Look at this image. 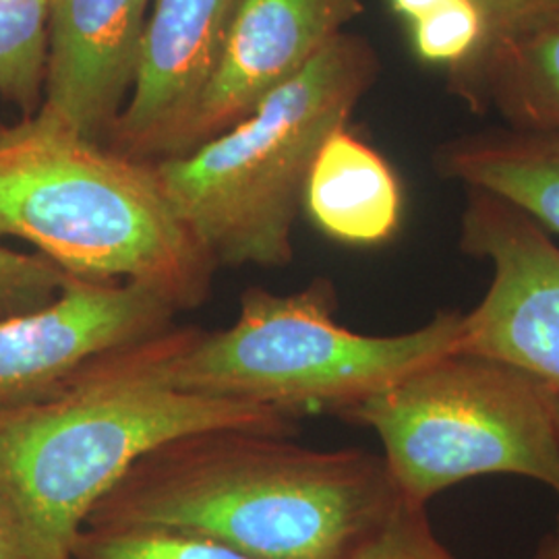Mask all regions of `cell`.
Listing matches in <instances>:
<instances>
[{
    "label": "cell",
    "mask_w": 559,
    "mask_h": 559,
    "mask_svg": "<svg viewBox=\"0 0 559 559\" xmlns=\"http://www.w3.org/2000/svg\"><path fill=\"white\" fill-rule=\"evenodd\" d=\"M177 313L138 282L69 276L46 307L0 318V411L52 394L92 360L175 325Z\"/></svg>",
    "instance_id": "cell-8"
},
{
    "label": "cell",
    "mask_w": 559,
    "mask_h": 559,
    "mask_svg": "<svg viewBox=\"0 0 559 559\" xmlns=\"http://www.w3.org/2000/svg\"><path fill=\"white\" fill-rule=\"evenodd\" d=\"M0 237L32 242L75 278L143 284L177 311L212 293L216 263L179 221L154 164L44 112L0 127Z\"/></svg>",
    "instance_id": "cell-3"
},
{
    "label": "cell",
    "mask_w": 559,
    "mask_h": 559,
    "mask_svg": "<svg viewBox=\"0 0 559 559\" xmlns=\"http://www.w3.org/2000/svg\"><path fill=\"white\" fill-rule=\"evenodd\" d=\"M360 11L359 0H239L221 60L180 141L187 156L247 119ZM177 156V158H179Z\"/></svg>",
    "instance_id": "cell-10"
},
{
    "label": "cell",
    "mask_w": 559,
    "mask_h": 559,
    "mask_svg": "<svg viewBox=\"0 0 559 559\" xmlns=\"http://www.w3.org/2000/svg\"><path fill=\"white\" fill-rule=\"evenodd\" d=\"M0 559H29L21 543L17 528L13 526L2 506H0Z\"/></svg>",
    "instance_id": "cell-21"
},
{
    "label": "cell",
    "mask_w": 559,
    "mask_h": 559,
    "mask_svg": "<svg viewBox=\"0 0 559 559\" xmlns=\"http://www.w3.org/2000/svg\"><path fill=\"white\" fill-rule=\"evenodd\" d=\"M400 503L383 456L218 427L143 454L85 526L182 533L251 559H357Z\"/></svg>",
    "instance_id": "cell-1"
},
{
    "label": "cell",
    "mask_w": 559,
    "mask_h": 559,
    "mask_svg": "<svg viewBox=\"0 0 559 559\" xmlns=\"http://www.w3.org/2000/svg\"><path fill=\"white\" fill-rule=\"evenodd\" d=\"M475 2L485 13V20L489 25L487 41L512 36L537 21L554 17L559 13V0H475Z\"/></svg>",
    "instance_id": "cell-20"
},
{
    "label": "cell",
    "mask_w": 559,
    "mask_h": 559,
    "mask_svg": "<svg viewBox=\"0 0 559 559\" xmlns=\"http://www.w3.org/2000/svg\"><path fill=\"white\" fill-rule=\"evenodd\" d=\"M336 293L316 280L295 295L249 288L239 318L200 328L173 360V383L189 394L260 404L290 419L334 415L376 396L423 365L459 350L462 313L443 311L419 330L369 336L336 321Z\"/></svg>",
    "instance_id": "cell-5"
},
{
    "label": "cell",
    "mask_w": 559,
    "mask_h": 559,
    "mask_svg": "<svg viewBox=\"0 0 559 559\" xmlns=\"http://www.w3.org/2000/svg\"><path fill=\"white\" fill-rule=\"evenodd\" d=\"M73 559H251L221 543L158 528L81 531Z\"/></svg>",
    "instance_id": "cell-16"
},
{
    "label": "cell",
    "mask_w": 559,
    "mask_h": 559,
    "mask_svg": "<svg viewBox=\"0 0 559 559\" xmlns=\"http://www.w3.org/2000/svg\"><path fill=\"white\" fill-rule=\"evenodd\" d=\"M464 64L508 117L559 138V13L487 41Z\"/></svg>",
    "instance_id": "cell-14"
},
{
    "label": "cell",
    "mask_w": 559,
    "mask_h": 559,
    "mask_svg": "<svg viewBox=\"0 0 559 559\" xmlns=\"http://www.w3.org/2000/svg\"><path fill=\"white\" fill-rule=\"evenodd\" d=\"M152 0H50L40 112L104 145L131 94Z\"/></svg>",
    "instance_id": "cell-11"
},
{
    "label": "cell",
    "mask_w": 559,
    "mask_h": 559,
    "mask_svg": "<svg viewBox=\"0 0 559 559\" xmlns=\"http://www.w3.org/2000/svg\"><path fill=\"white\" fill-rule=\"evenodd\" d=\"M539 559H559L558 554H556V549L551 547V543H547V547L540 551Z\"/></svg>",
    "instance_id": "cell-24"
},
{
    "label": "cell",
    "mask_w": 559,
    "mask_h": 559,
    "mask_svg": "<svg viewBox=\"0 0 559 559\" xmlns=\"http://www.w3.org/2000/svg\"><path fill=\"white\" fill-rule=\"evenodd\" d=\"M441 175L514 205L545 230L559 235V138L519 133L448 145Z\"/></svg>",
    "instance_id": "cell-13"
},
{
    "label": "cell",
    "mask_w": 559,
    "mask_h": 559,
    "mask_svg": "<svg viewBox=\"0 0 559 559\" xmlns=\"http://www.w3.org/2000/svg\"><path fill=\"white\" fill-rule=\"evenodd\" d=\"M237 4L239 0H152L131 98L108 138L110 150L147 164L179 156Z\"/></svg>",
    "instance_id": "cell-9"
},
{
    "label": "cell",
    "mask_w": 559,
    "mask_h": 559,
    "mask_svg": "<svg viewBox=\"0 0 559 559\" xmlns=\"http://www.w3.org/2000/svg\"><path fill=\"white\" fill-rule=\"evenodd\" d=\"M69 280L44 255L17 253L0 245V318L32 313L59 297Z\"/></svg>",
    "instance_id": "cell-18"
},
{
    "label": "cell",
    "mask_w": 559,
    "mask_h": 559,
    "mask_svg": "<svg viewBox=\"0 0 559 559\" xmlns=\"http://www.w3.org/2000/svg\"><path fill=\"white\" fill-rule=\"evenodd\" d=\"M460 247L489 261L479 305L462 313V353L498 360L559 394V247L547 230L493 195L473 191Z\"/></svg>",
    "instance_id": "cell-7"
},
{
    "label": "cell",
    "mask_w": 559,
    "mask_h": 559,
    "mask_svg": "<svg viewBox=\"0 0 559 559\" xmlns=\"http://www.w3.org/2000/svg\"><path fill=\"white\" fill-rule=\"evenodd\" d=\"M373 429L402 500L427 508L483 475H516L559 498L551 392L498 360L454 350L344 415Z\"/></svg>",
    "instance_id": "cell-6"
},
{
    "label": "cell",
    "mask_w": 559,
    "mask_h": 559,
    "mask_svg": "<svg viewBox=\"0 0 559 559\" xmlns=\"http://www.w3.org/2000/svg\"><path fill=\"white\" fill-rule=\"evenodd\" d=\"M390 2H392V9L399 15L411 21V23H415V21L423 20L425 15L438 11L443 4H448L452 0H390Z\"/></svg>",
    "instance_id": "cell-22"
},
{
    "label": "cell",
    "mask_w": 559,
    "mask_h": 559,
    "mask_svg": "<svg viewBox=\"0 0 559 559\" xmlns=\"http://www.w3.org/2000/svg\"><path fill=\"white\" fill-rule=\"evenodd\" d=\"M551 399H554V415H556V423H558V431H559V394L556 392H551ZM551 543V547L556 549V554L559 556V520H558V533H556V537L549 540Z\"/></svg>",
    "instance_id": "cell-23"
},
{
    "label": "cell",
    "mask_w": 559,
    "mask_h": 559,
    "mask_svg": "<svg viewBox=\"0 0 559 559\" xmlns=\"http://www.w3.org/2000/svg\"><path fill=\"white\" fill-rule=\"evenodd\" d=\"M413 25V46L431 64L462 67L489 36L485 13L475 0H452Z\"/></svg>",
    "instance_id": "cell-17"
},
{
    "label": "cell",
    "mask_w": 559,
    "mask_h": 559,
    "mask_svg": "<svg viewBox=\"0 0 559 559\" xmlns=\"http://www.w3.org/2000/svg\"><path fill=\"white\" fill-rule=\"evenodd\" d=\"M50 0H0V96L27 115L46 80Z\"/></svg>",
    "instance_id": "cell-15"
},
{
    "label": "cell",
    "mask_w": 559,
    "mask_h": 559,
    "mask_svg": "<svg viewBox=\"0 0 559 559\" xmlns=\"http://www.w3.org/2000/svg\"><path fill=\"white\" fill-rule=\"evenodd\" d=\"M376 75L365 41L338 34L218 138L154 170L179 221L216 265L284 267L305 182Z\"/></svg>",
    "instance_id": "cell-4"
},
{
    "label": "cell",
    "mask_w": 559,
    "mask_h": 559,
    "mask_svg": "<svg viewBox=\"0 0 559 559\" xmlns=\"http://www.w3.org/2000/svg\"><path fill=\"white\" fill-rule=\"evenodd\" d=\"M357 559H456L438 539L427 508L402 500L394 516Z\"/></svg>",
    "instance_id": "cell-19"
},
{
    "label": "cell",
    "mask_w": 559,
    "mask_h": 559,
    "mask_svg": "<svg viewBox=\"0 0 559 559\" xmlns=\"http://www.w3.org/2000/svg\"><path fill=\"white\" fill-rule=\"evenodd\" d=\"M302 205L328 237L380 245L399 230L402 191L380 152L342 127L323 141L305 182Z\"/></svg>",
    "instance_id": "cell-12"
},
{
    "label": "cell",
    "mask_w": 559,
    "mask_h": 559,
    "mask_svg": "<svg viewBox=\"0 0 559 559\" xmlns=\"http://www.w3.org/2000/svg\"><path fill=\"white\" fill-rule=\"evenodd\" d=\"M195 330L175 323L119 346L52 394L0 411V506L29 559H73L94 506L164 441L218 427L297 431L260 404L179 390L170 367Z\"/></svg>",
    "instance_id": "cell-2"
}]
</instances>
